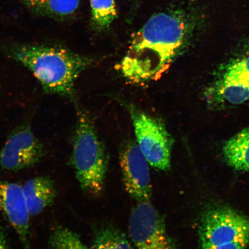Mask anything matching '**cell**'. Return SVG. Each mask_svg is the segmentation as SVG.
Here are the masks:
<instances>
[{"label":"cell","mask_w":249,"mask_h":249,"mask_svg":"<svg viewBox=\"0 0 249 249\" xmlns=\"http://www.w3.org/2000/svg\"><path fill=\"white\" fill-rule=\"evenodd\" d=\"M45 154L44 146L30 124H21L10 133L0 151V168L17 172L38 163Z\"/></svg>","instance_id":"cell-7"},{"label":"cell","mask_w":249,"mask_h":249,"mask_svg":"<svg viewBox=\"0 0 249 249\" xmlns=\"http://www.w3.org/2000/svg\"><path fill=\"white\" fill-rule=\"evenodd\" d=\"M128 110L137 144L149 165L159 170H169L173 140L164 123L132 106Z\"/></svg>","instance_id":"cell-5"},{"label":"cell","mask_w":249,"mask_h":249,"mask_svg":"<svg viewBox=\"0 0 249 249\" xmlns=\"http://www.w3.org/2000/svg\"><path fill=\"white\" fill-rule=\"evenodd\" d=\"M91 249H135L131 241L120 229L104 226L95 232Z\"/></svg>","instance_id":"cell-14"},{"label":"cell","mask_w":249,"mask_h":249,"mask_svg":"<svg viewBox=\"0 0 249 249\" xmlns=\"http://www.w3.org/2000/svg\"><path fill=\"white\" fill-rule=\"evenodd\" d=\"M198 235L200 249L249 242V217L226 205H214L202 214Z\"/></svg>","instance_id":"cell-4"},{"label":"cell","mask_w":249,"mask_h":249,"mask_svg":"<svg viewBox=\"0 0 249 249\" xmlns=\"http://www.w3.org/2000/svg\"><path fill=\"white\" fill-rule=\"evenodd\" d=\"M190 29L188 18L180 11L152 16L133 34L120 62L124 79L138 85L160 79L184 46Z\"/></svg>","instance_id":"cell-1"},{"label":"cell","mask_w":249,"mask_h":249,"mask_svg":"<svg viewBox=\"0 0 249 249\" xmlns=\"http://www.w3.org/2000/svg\"><path fill=\"white\" fill-rule=\"evenodd\" d=\"M221 79L249 86V52L231 62L226 67Z\"/></svg>","instance_id":"cell-17"},{"label":"cell","mask_w":249,"mask_h":249,"mask_svg":"<svg viewBox=\"0 0 249 249\" xmlns=\"http://www.w3.org/2000/svg\"><path fill=\"white\" fill-rule=\"evenodd\" d=\"M0 249H8L7 239L1 228H0Z\"/></svg>","instance_id":"cell-18"},{"label":"cell","mask_w":249,"mask_h":249,"mask_svg":"<svg viewBox=\"0 0 249 249\" xmlns=\"http://www.w3.org/2000/svg\"><path fill=\"white\" fill-rule=\"evenodd\" d=\"M6 54L31 71L46 93L70 97L80 74L91 65V59L60 46L15 44Z\"/></svg>","instance_id":"cell-2"},{"label":"cell","mask_w":249,"mask_h":249,"mask_svg":"<svg viewBox=\"0 0 249 249\" xmlns=\"http://www.w3.org/2000/svg\"><path fill=\"white\" fill-rule=\"evenodd\" d=\"M71 161L81 188L91 197L104 192L108 158L91 118L79 111L73 137Z\"/></svg>","instance_id":"cell-3"},{"label":"cell","mask_w":249,"mask_h":249,"mask_svg":"<svg viewBox=\"0 0 249 249\" xmlns=\"http://www.w3.org/2000/svg\"><path fill=\"white\" fill-rule=\"evenodd\" d=\"M0 210L17 232L24 249H32L30 239V216L22 187L0 180Z\"/></svg>","instance_id":"cell-9"},{"label":"cell","mask_w":249,"mask_h":249,"mask_svg":"<svg viewBox=\"0 0 249 249\" xmlns=\"http://www.w3.org/2000/svg\"><path fill=\"white\" fill-rule=\"evenodd\" d=\"M52 249H91L84 244L79 235L67 227H56L49 239Z\"/></svg>","instance_id":"cell-16"},{"label":"cell","mask_w":249,"mask_h":249,"mask_svg":"<svg viewBox=\"0 0 249 249\" xmlns=\"http://www.w3.org/2000/svg\"><path fill=\"white\" fill-rule=\"evenodd\" d=\"M27 9L40 17L64 20L72 16L80 0H20Z\"/></svg>","instance_id":"cell-11"},{"label":"cell","mask_w":249,"mask_h":249,"mask_svg":"<svg viewBox=\"0 0 249 249\" xmlns=\"http://www.w3.org/2000/svg\"><path fill=\"white\" fill-rule=\"evenodd\" d=\"M93 29L101 32L110 27L117 11L114 0H90Z\"/></svg>","instance_id":"cell-15"},{"label":"cell","mask_w":249,"mask_h":249,"mask_svg":"<svg viewBox=\"0 0 249 249\" xmlns=\"http://www.w3.org/2000/svg\"><path fill=\"white\" fill-rule=\"evenodd\" d=\"M149 165L136 142H129L121 152L120 167L124 189L138 202L148 201L151 198Z\"/></svg>","instance_id":"cell-8"},{"label":"cell","mask_w":249,"mask_h":249,"mask_svg":"<svg viewBox=\"0 0 249 249\" xmlns=\"http://www.w3.org/2000/svg\"><path fill=\"white\" fill-rule=\"evenodd\" d=\"M129 233L135 249H177L163 218L150 201L138 202L133 208Z\"/></svg>","instance_id":"cell-6"},{"label":"cell","mask_w":249,"mask_h":249,"mask_svg":"<svg viewBox=\"0 0 249 249\" xmlns=\"http://www.w3.org/2000/svg\"><path fill=\"white\" fill-rule=\"evenodd\" d=\"M223 154L227 164L233 169L249 172V127L227 140Z\"/></svg>","instance_id":"cell-12"},{"label":"cell","mask_w":249,"mask_h":249,"mask_svg":"<svg viewBox=\"0 0 249 249\" xmlns=\"http://www.w3.org/2000/svg\"><path fill=\"white\" fill-rule=\"evenodd\" d=\"M22 190L30 215L33 216L51 206L57 195L54 182L45 176L28 180Z\"/></svg>","instance_id":"cell-10"},{"label":"cell","mask_w":249,"mask_h":249,"mask_svg":"<svg viewBox=\"0 0 249 249\" xmlns=\"http://www.w3.org/2000/svg\"><path fill=\"white\" fill-rule=\"evenodd\" d=\"M208 96L212 101L222 107L241 105L249 100V86L220 79L212 87Z\"/></svg>","instance_id":"cell-13"}]
</instances>
